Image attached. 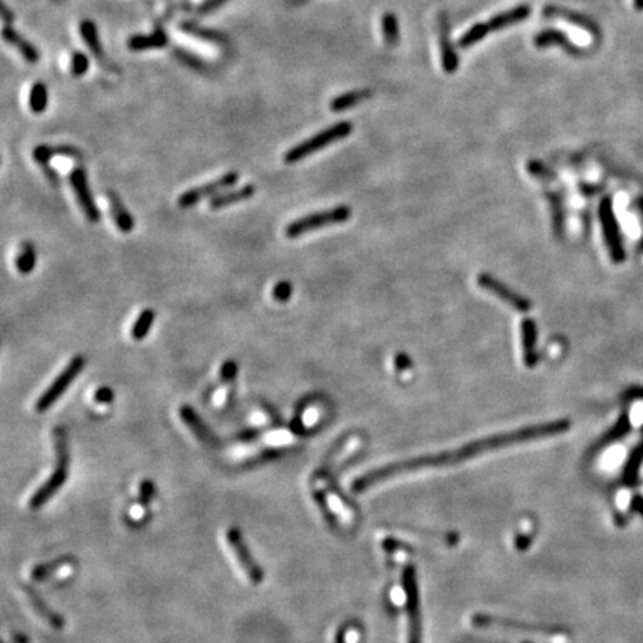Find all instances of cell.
Returning <instances> with one entry per match:
<instances>
[{"instance_id": "40", "label": "cell", "mask_w": 643, "mask_h": 643, "mask_svg": "<svg viewBox=\"0 0 643 643\" xmlns=\"http://www.w3.org/2000/svg\"><path fill=\"white\" fill-rule=\"evenodd\" d=\"M264 434H265L264 427H248L237 435V439L241 443H252V441H256V439L262 436Z\"/></svg>"}, {"instance_id": "11", "label": "cell", "mask_w": 643, "mask_h": 643, "mask_svg": "<svg viewBox=\"0 0 643 643\" xmlns=\"http://www.w3.org/2000/svg\"><path fill=\"white\" fill-rule=\"evenodd\" d=\"M69 180H70V185H72V188L74 191V196H77V198H78L79 206H81V209H82V212L85 214V218H87L93 223L99 222L100 218H102V214H100V210H99L97 205H95V201H94L93 194L90 191L87 171H85V168H82V167L74 168L70 173Z\"/></svg>"}, {"instance_id": "25", "label": "cell", "mask_w": 643, "mask_h": 643, "mask_svg": "<svg viewBox=\"0 0 643 643\" xmlns=\"http://www.w3.org/2000/svg\"><path fill=\"white\" fill-rule=\"evenodd\" d=\"M543 15L550 17V18H563L566 21H569V23L578 26V27L585 29L587 31H589V33H597V26L593 23L592 19L581 15V14H578V13H573V10L551 5V6H546L543 9Z\"/></svg>"}, {"instance_id": "19", "label": "cell", "mask_w": 643, "mask_h": 643, "mask_svg": "<svg viewBox=\"0 0 643 643\" xmlns=\"http://www.w3.org/2000/svg\"><path fill=\"white\" fill-rule=\"evenodd\" d=\"M530 14H532V8L529 5H518L516 8L505 10V13H500L495 17H491L487 21V24L490 27V31H498V30H503L507 27L521 23V21L527 19Z\"/></svg>"}, {"instance_id": "15", "label": "cell", "mask_w": 643, "mask_h": 643, "mask_svg": "<svg viewBox=\"0 0 643 643\" xmlns=\"http://www.w3.org/2000/svg\"><path fill=\"white\" fill-rule=\"evenodd\" d=\"M73 559L72 557H58V559L47 562L35 566L30 572V578L33 581H45L48 578H63L72 573L73 571Z\"/></svg>"}, {"instance_id": "21", "label": "cell", "mask_w": 643, "mask_h": 643, "mask_svg": "<svg viewBox=\"0 0 643 643\" xmlns=\"http://www.w3.org/2000/svg\"><path fill=\"white\" fill-rule=\"evenodd\" d=\"M2 36H3V40L6 42V44L13 45L21 54V56L26 58V61H29L31 64H36L39 61L40 54H39L38 48L33 44H31V42H29L26 38L21 36L18 31H15L13 27L5 26L3 31H2Z\"/></svg>"}, {"instance_id": "6", "label": "cell", "mask_w": 643, "mask_h": 643, "mask_svg": "<svg viewBox=\"0 0 643 643\" xmlns=\"http://www.w3.org/2000/svg\"><path fill=\"white\" fill-rule=\"evenodd\" d=\"M350 216H351V209L349 206H337V207H332L328 210L307 214V216H303V218L291 222L286 227L285 234L289 239H296V237H301V235L307 232H313L316 230L329 227V225L347 222Z\"/></svg>"}, {"instance_id": "32", "label": "cell", "mask_w": 643, "mask_h": 643, "mask_svg": "<svg viewBox=\"0 0 643 643\" xmlns=\"http://www.w3.org/2000/svg\"><path fill=\"white\" fill-rule=\"evenodd\" d=\"M489 33H490V27L487 23H477L470 27L463 36H460L457 44L460 48L466 49V48H470L475 44H478V42H481Z\"/></svg>"}, {"instance_id": "47", "label": "cell", "mask_w": 643, "mask_h": 643, "mask_svg": "<svg viewBox=\"0 0 643 643\" xmlns=\"http://www.w3.org/2000/svg\"><path fill=\"white\" fill-rule=\"evenodd\" d=\"M2 18H3V21L6 23V26L13 23V19H14V15L10 14V10L6 8V5L2 6Z\"/></svg>"}, {"instance_id": "5", "label": "cell", "mask_w": 643, "mask_h": 643, "mask_svg": "<svg viewBox=\"0 0 643 643\" xmlns=\"http://www.w3.org/2000/svg\"><path fill=\"white\" fill-rule=\"evenodd\" d=\"M353 132V125L349 121H341L334 125H331L325 130L319 132L313 137L307 138V141L298 143L296 146L291 148L289 151L285 154L283 159L287 164H295L298 161H303L308 158L310 155H313L315 152L320 151V149H325L329 145L335 143L341 138H346L351 134Z\"/></svg>"}, {"instance_id": "18", "label": "cell", "mask_w": 643, "mask_h": 643, "mask_svg": "<svg viewBox=\"0 0 643 643\" xmlns=\"http://www.w3.org/2000/svg\"><path fill=\"white\" fill-rule=\"evenodd\" d=\"M23 592L26 593L27 596V600H29V603L30 606L35 609V612L42 618V619H45L47 623L52 627V628H56V630H61L64 627V618L57 614L56 610H52L47 603H45V600L42 598L33 588H30V587H23Z\"/></svg>"}, {"instance_id": "42", "label": "cell", "mask_w": 643, "mask_h": 643, "mask_svg": "<svg viewBox=\"0 0 643 643\" xmlns=\"http://www.w3.org/2000/svg\"><path fill=\"white\" fill-rule=\"evenodd\" d=\"M262 408L267 411V414L270 415V419H271V423L274 427H280L283 424L282 422V415L278 414V411L274 408V405L271 404H268L265 401H262Z\"/></svg>"}, {"instance_id": "27", "label": "cell", "mask_w": 643, "mask_h": 643, "mask_svg": "<svg viewBox=\"0 0 643 643\" xmlns=\"http://www.w3.org/2000/svg\"><path fill=\"white\" fill-rule=\"evenodd\" d=\"M371 97V91L370 90H355V91H349L344 94L337 95L335 99H332L329 103V109L332 112H342L351 109L353 106H356L362 102H365Z\"/></svg>"}, {"instance_id": "45", "label": "cell", "mask_w": 643, "mask_h": 643, "mask_svg": "<svg viewBox=\"0 0 643 643\" xmlns=\"http://www.w3.org/2000/svg\"><path fill=\"white\" fill-rule=\"evenodd\" d=\"M10 639H13L14 643H30V639L26 635L19 633V631H13V633H10Z\"/></svg>"}, {"instance_id": "41", "label": "cell", "mask_w": 643, "mask_h": 643, "mask_svg": "<svg viewBox=\"0 0 643 643\" xmlns=\"http://www.w3.org/2000/svg\"><path fill=\"white\" fill-rule=\"evenodd\" d=\"M115 399V393L111 388H100L94 393V401L99 404H112Z\"/></svg>"}, {"instance_id": "29", "label": "cell", "mask_w": 643, "mask_h": 643, "mask_svg": "<svg viewBox=\"0 0 643 643\" xmlns=\"http://www.w3.org/2000/svg\"><path fill=\"white\" fill-rule=\"evenodd\" d=\"M155 319H157V313L154 312V310L152 308H145L134 322V325L132 328V337L136 341L145 340L146 335L149 334V331H151Z\"/></svg>"}, {"instance_id": "14", "label": "cell", "mask_w": 643, "mask_h": 643, "mask_svg": "<svg viewBox=\"0 0 643 643\" xmlns=\"http://www.w3.org/2000/svg\"><path fill=\"white\" fill-rule=\"evenodd\" d=\"M439 47H441V56H443V68L447 73H454L459 68V56L454 49L452 39H450V27H448V18L443 13L439 15Z\"/></svg>"}, {"instance_id": "37", "label": "cell", "mask_w": 643, "mask_h": 643, "mask_svg": "<svg viewBox=\"0 0 643 643\" xmlns=\"http://www.w3.org/2000/svg\"><path fill=\"white\" fill-rule=\"evenodd\" d=\"M154 496H155V484L151 479H143L141 482V489H138V503L143 507H148Z\"/></svg>"}, {"instance_id": "34", "label": "cell", "mask_w": 643, "mask_h": 643, "mask_svg": "<svg viewBox=\"0 0 643 643\" xmlns=\"http://www.w3.org/2000/svg\"><path fill=\"white\" fill-rule=\"evenodd\" d=\"M285 452H286V448H282V447L265 448V450H262L261 453H258L256 456L246 460L244 465L246 466H258V465H262V463H267V462H273V460L282 457L285 454Z\"/></svg>"}, {"instance_id": "30", "label": "cell", "mask_w": 643, "mask_h": 643, "mask_svg": "<svg viewBox=\"0 0 643 643\" xmlns=\"http://www.w3.org/2000/svg\"><path fill=\"white\" fill-rule=\"evenodd\" d=\"M30 111L33 113L45 112L48 106V88L44 82H36L30 91L29 97Z\"/></svg>"}, {"instance_id": "20", "label": "cell", "mask_w": 643, "mask_h": 643, "mask_svg": "<svg viewBox=\"0 0 643 643\" xmlns=\"http://www.w3.org/2000/svg\"><path fill=\"white\" fill-rule=\"evenodd\" d=\"M168 45V36L166 31L158 27L149 35H134L127 40V47L130 51H148L161 49Z\"/></svg>"}, {"instance_id": "12", "label": "cell", "mask_w": 643, "mask_h": 643, "mask_svg": "<svg viewBox=\"0 0 643 643\" xmlns=\"http://www.w3.org/2000/svg\"><path fill=\"white\" fill-rule=\"evenodd\" d=\"M600 221H602V228L605 234V240L606 244L609 246V252L612 255V258L615 261L623 260V246H621V235L618 225L614 216V210L612 205H610V200L605 198L600 205Z\"/></svg>"}, {"instance_id": "10", "label": "cell", "mask_w": 643, "mask_h": 643, "mask_svg": "<svg viewBox=\"0 0 643 643\" xmlns=\"http://www.w3.org/2000/svg\"><path fill=\"white\" fill-rule=\"evenodd\" d=\"M477 282L481 289H484V291L490 292L491 295L498 296L500 301L508 304L512 308H516L517 312L520 313L530 312L532 303L529 301V299L526 296H523L521 294H518L517 291H514V289H511L508 285L500 282L499 278H496L495 276L482 273L478 276Z\"/></svg>"}, {"instance_id": "44", "label": "cell", "mask_w": 643, "mask_h": 643, "mask_svg": "<svg viewBox=\"0 0 643 643\" xmlns=\"http://www.w3.org/2000/svg\"><path fill=\"white\" fill-rule=\"evenodd\" d=\"M42 168H44V173H45V176L48 177L49 184H51L54 188H57V186L60 185V177H58V175H57V171H56V170H52L49 166H45V167H42Z\"/></svg>"}, {"instance_id": "3", "label": "cell", "mask_w": 643, "mask_h": 643, "mask_svg": "<svg viewBox=\"0 0 643 643\" xmlns=\"http://www.w3.org/2000/svg\"><path fill=\"white\" fill-rule=\"evenodd\" d=\"M54 447H56V457H57L56 469L52 470L51 477L39 487V490L35 491V495L30 498L29 505L31 509H39L40 507H44L68 479L70 453H69V444H68V434L66 431H64V427L61 426H57L56 429H54Z\"/></svg>"}, {"instance_id": "24", "label": "cell", "mask_w": 643, "mask_h": 643, "mask_svg": "<svg viewBox=\"0 0 643 643\" xmlns=\"http://www.w3.org/2000/svg\"><path fill=\"white\" fill-rule=\"evenodd\" d=\"M255 192H256V188L252 184L244 185V186H241L239 189L222 192V194L212 197L210 209L218 210V209H223V207H228V206H232V205H237V203H241V201L252 198L255 196Z\"/></svg>"}, {"instance_id": "9", "label": "cell", "mask_w": 643, "mask_h": 643, "mask_svg": "<svg viewBox=\"0 0 643 643\" xmlns=\"http://www.w3.org/2000/svg\"><path fill=\"white\" fill-rule=\"evenodd\" d=\"M239 179H240V175L237 173V171H228V173H225L221 177L214 179L212 182H207V184L205 185H200V186L185 191L184 194L177 198V206L180 209L194 207L203 198L218 196L221 194V191L234 186L239 182Z\"/></svg>"}, {"instance_id": "7", "label": "cell", "mask_w": 643, "mask_h": 643, "mask_svg": "<svg viewBox=\"0 0 643 643\" xmlns=\"http://www.w3.org/2000/svg\"><path fill=\"white\" fill-rule=\"evenodd\" d=\"M85 365H87V359H85L82 355L74 356L68 363V367L57 375V379L51 383L49 388L39 396V399L36 401V405H35V410L38 413L48 411L51 406L61 398L64 392L69 389V386L81 374Z\"/></svg>"}, {"instance_id": "4", "label": "cell", "mask_w": 643, "mask_h": 643, "mask_svg": "<svg viewBox=\"0 0 643 643\" xmlns=\"http://www.w3.org/2000/svg\"><path fill=\"white\" fill-rule=\"evenodd\" d=\"M393 560L402 563V578L405 592V608L408 614V643H422V621L419 610V587L414 566L408 562V551L404 546L392 553Z\"/></svg>"}, {"instance_id": "17", "label": "cell", "mask_w": 643, "mask_h": 643, "mask_svg": "<svg viewBox=\"0 0 643 643\" xmlns=\"http://www.w3.org/2000/svg\"><path fill=\"white\" fill-rule=\"evenodd\" d=\"M533 44L538 48H546V47H551V45H559L564 51L572 54V56H578V54L582 52L580 47L575 45L572 40H569V38L566 36V33H563V31L557 30V29H546V30L539 31V33L534 36Z\"/></svg>"}, {"instance_id": "2", "label": "cell", "mask_w": 643, "mask_h": 643, "mask_svg": "<svg viewBox=\"0 0 643 643\" xmlns=\"http://www.w3.org/2000/svg\"><path fill=\"white\" fill-rule=\"evenodd\" d=\"M469 623L474 628L489 631V633L521 636L539 643H567L571 639V636L567 635L566 631H562L559 628L518 623V621L495 617L491 614H474L469 618Z\"/></svg>"}, {"instance_id": "43", "label": "cell", "mask_w": 643, "mask_h": 643, "mask_svg": "<svg viewBox=\"0 0 643 643\" xmlns=\"http://www.w3.org/2000/svg\"><path fill=\"white\" fill-rule=\"evenodd\" d=\"M227 2H228V0H206V2L200 6L198 14H210V13H213V10H216L218 8H221L222 5H225Z\"/></svg>"}, {"instance_id": "48", "label": "cell", "mask_w": 643, "mask_h": 643, "mask_svg": "<svg viewBox=\"0 0 643 643\" xmlns=\"http://www.w3.org/2000/svg\"><path fill=\"white\" fill-rule=\"evenodd\" d=\"M633 5H635V9L643 10V0H633Z\"/></svg>"}, {"instance_id": "33", "label": "cell", "mask_w": 643, "mask_h": 643, "mask_svg": "<svg viewBox=\"0 0 643 643\" xmlns=\"http://www.w3.org/2000/svg\"><path fill=\"white\" fill-rule=\"evenodd\" d=\"M180 27H182V30L186 31V33L191 35V36H197L200 39L214 42V44H221V42L227 40V38H225L221 33H218V31H213V30H209V29H201L200 26H197L194 23H184Z\"/></svg>"}, {"instance_id": "8", "label": "cell", "mask_w": 643, "mask_h": 643, "mask_svg": "<svg viewBox=\"0 0 643 643\" xmlns=\"http://www.w3.org/2000/svg\"><path fill=\"white\" fill-rule=\"evenodd\" d=\"M227 542L230 545L231 551L234 553L235 559H237L241 571L244 572L246 576H248V580L253 582L255 585L261 584L265 578L264 571H262V567L255 562L253 555L251 554L248 548V545H246L244 542L241 530L237 527H230L227 532Z\"/></svg>"}, {"instance_id": "26", "label": "cell", "mask_w": 643, "mask_h": 643, "mask_svg": "<svg viewBox=\"0 0 643 643\" xmlns=\"http://www.w3.org/2000/svg\"><path fill=\"white\" fill-rule=\"evenodd\" d=\"M79 31H81L82 40L85 42V44H87V47L93 52V56L103 64L106 57H104L102 42H100V38H99L97 26H95L91 19H82L81 24H79Z\"/></svg>"}, {"instance_id": "31", "label": "cell", "mask_w": 643, "mask_h": 643, "mask_svg": "<svg viewBox=\"0 0 643 643\" xmlns=\"http://www.w3.org/2000/svg\"><path fill=\"white\" fill-rule=\"evenodd\" d=\"M381 27H383V36L386 44L389 47H396L399 42V24L398 18L392 13H386L381 18Z\"/></svg>"}, {"instance_id": "1", "label": "cell", "mask_w": 643, "mask_h": 643, "mask_svg": "<svg viewBox=\"0 0 643 643\" xmlns=\"http://www.w3.org/2000/svg\"><path fill=\"white\" fill-rule=\"evenodd\" d=\"M569 429H571V422L567 419L543 422L538 424L524 426V427L516 429V431H508V432L495 434L490 436L474 439L473 443H468L459 448L447 450V452H441L436 454H426V456H417L411 459L399 460V462H393L389 465L375 468V469L368 470V473L365 474H362L359 478L353 481L351 490L355 493H363V491L372 489L374 486L381 484V482H386L392 478L401 477L404 474L419 473V470H426V469H439V468L453 466L457 463L466 462V460L486 454L489 452H495V450L532 443V441H536V439L562 435L569 431Z\"/></svg>"}, {"instance_id": "35", "label": "cell", "mask_w": 643, "mask_h": 643, "mask_svg": "<svg viewBox=\"0 0 643 643\" xmlns=\"http://www.w3.org/2000/svg\"><path fill=\"white\" fill-rule=\"evenodd\" d=\"M88 68H90V61H88V57L85 56L84 52H73V56H72V64H70V69H72V74L73 77H84L85 73L88 72Z\"/></svg>"}, {"instance_id": "16", "label": "cell", "mask_w": 643, "mask_h": 643, "mask_svg": "<svg viewBox=\"0 0 643 643\" xmlns=\"http://www.w3.org/2000/svg\"><path fill=\"white\" fill-rule=\"evenodd\" d=\"M538 328L532 319H524L521 322V349H523V362L527 368H533L538 363Z\"/></svg>"}, {"instance_id": "23", "label": "cell", "mask_w": 643, "mask_h": 643, "mask_svg": "<svg viewBox=\"0 0 643 643\" xmlns=\"http://www.w3.org/2000/svg\"><path fill=\"white\" fill-rule=\"evenodd\" d=\"M106 196H107V200H109L112 218L116 223V228L124 234L132 232L134 228V219L132 216V213L128 212L127 207L124 206L121 197L118 196L115 191H107Z\"/></svg>"}, {"instance_id": "38", "label": "cell", "mask_w": 643, "mask_h": 643, "mask_svg": "<svg viewBox=\"0 0 643 643\" xmlns=\"http://www.w3.org/2000/svg\"><path fill=\"white\" fill-rule=\"evenodd\" d=\"M239 374V365L235 360H225L219 371V379L222 383H232Z\"/></svg>"}, {"instance_id": "22", "label": "cell", "mask_w": 643, "mask_h": 643, "mask_svg": "<svg viewBox=\"0 0 643 643\" xmlns=\"http://www.w3.org/2000/svg\"><path fill=\"white\" fill-rule=\"evenodd\" d=\"M54 157H69L81 159L82 154L78 148L63 145V146H49V145H39L33 149V159L39 163L42 167L48 166L49 161Z\"/></svg>"}, {"instance_id": "28", "label": "cell", "mask_w": 643, "mask_h": 643, "mask_svg": "<svg viewBox=\"0 0 643 643\" xmlns=\"http://www.w3.org/2000/svg\"><path fill=\"white\" fill-rule=\"evenodd\" d=\"M36 261H38V253H36L35 246L29 241H24L23 244H21V249L17 255V261H15L17 270L21 274L27 276L35 270Z\"/></svg>"}, {"instance_id": "36", "label": "cell", "mask_w": 643, "mask_h": 643, "mask_svg": "<svg viewBox=\"0 0 643 643\" xmlns=\"http://www.w3.org/2000/svg\"><path fill=\"white\" fill-rule=\"evenodd\" d=\"M175 56L179 58L180 63H184L185 66H188L191 69H196V70H205L206 69V63L203 61L201 58H198L197 56H194V54L188 52V51L176 49Z\"/></svg>"}, {"instance_id": "39", "label": "cell", "mask_w": 643, "mask_h": 643, "mask_svg": "<svg viewBox=\"0 0 643 643\" xmlns=\"http://www.w3.org/2000/svg\"><path fill=\"white\" fill-rule=\"evenodd\" d=\"M273 296H274V299H277V301H280V303L289 301V298L292 296V285H291V282H287V280L278 282L273 289Z\"/></svg>"}, {"instance_id": "46", "label": "cell", "mask_w": 643, "mask_h": 643, "mask_svg": "<svg viewBox=\"0 0 643 643\" xmlns=\"http://www.w3.org/2000/svg\"><path fill=\"white\" fill-rule=\"evenodd\" d=\"M130 516L134 518V520H138V518H142L145 516V507L141 505V503H138V505H136L132 512H130Z\"/></svg>"}, {"instance_id": "13", "label": "cell", "mask_w": 643, "mask_h": 643, "mask_svg": "<svg viewBox=\"0 0 643 643\" xmlns=\"http://www.w3.org/2000/svg\"><path fill=\"white\" fill-rule=\"evenodd\" d=\"M179 414H180L182 422L189 427V431L197 436V439L201 444H205L210 448H219L222 445L221 439L210 431V427L206 424L205 420L201 419L198 413L192 408V406L182 405Z\"/></svg>"}]
</instances>
